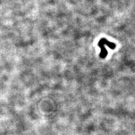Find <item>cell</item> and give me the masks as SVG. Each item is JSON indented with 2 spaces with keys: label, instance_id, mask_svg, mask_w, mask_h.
I'll return each mask as SVG.
<instances>
[{
  "label": "cell",
  "instance_id": "obj_1",
  "mask_svg": "<svg viewBox=\"0 0 135 135\" xmlns=\"http://www.w3.org/2000/svg\"><path fill=\"white\" fill-rule=\"evenodd\" d=\"M107 44L110 48L114 50L116 47V44L113 42H110L106 38H102L100 40L98 43V46L101 48V53L100 54V57L102 59H105L108 55V51L106 50L105 45Z\"/></svg>",
  "mask_w": 135,
  "mask_h": 135
}]
</instances>
